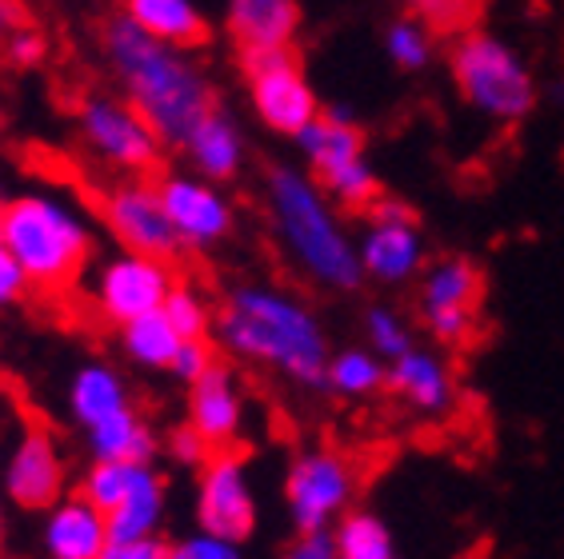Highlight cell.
<instances>
[{
	"instance_id": "obj_13",
	"label": "cell",
	"mask_w": 564,
	"mask_h": 559,
	"mask_svg": "<svg viewBox=\"0 0 564 559\" xmlns=\"http://www.w3.org/2000/svg\"><path fill=\"white\" fill-rule=\"evenodd\" d=\"M100 216L124 252H144L156 260H176L185 252L164 216L156 184L137 180V176L112 184L109 193L100 196Z\"/></svg>"
},
{
	"instance_id": "obj_38",
	"label": "cell",
	"mask_w": 564,
	"mask_h": 559,
	"mask_svg": "<svg viewBox=\"0 0 564 559\" xmlns=\"http://www.w3.org/2000/svg\"><path fill=\"white\" fill-rule=\"evenodd\" d=\"M100 559H164V544L156 536L144 539H109Z\"/></svg>"
},
{
	"instance_id": "obj_10",
	"label": "cell",
	"mask_w": 564,
	"mask_h": 559,
	"mask_svg": "<svg viewBox=\"0 0 564 559\" xmlns=\"http://www.w3.org/2000/svg\"><path fill=\"white\" fill-rule=\"evenodd\" d=\"M480 292H485L480 268L465 256H445L421 272L416 304H421V324L436 344L460 348L473 340Z\"/></svg>"
},
{
	"instance_id": "obj_33",
	"label": "cell",
	"mask_w": 564,
	"mask_h": 559,
	"mask_svg": "<svg viewBox=\"0 0 564 559\" xmlns=\"http://www.w3.org/2000/svg\"><path fill=\"white\" fill-rule=\"evenodd\" d=\"M164 559H245L237 539L213 536V531H196V536L164 544Z\"/></svg>"
},
{
	"instance_id": "obj_5",
	"label": "cell",
	"mask_w": 564,
	"mask_h": 559,
	"mask_svg": "<svg viewBox=\"0 0 564 559\" xmlns=\"http://www.w3.org/2000/svg\"><path fill=\"white\" fill-rule=\"evenodd\" d=\"M453 76L460 97L500 124H517L536 105V85L521 53L489 33H468L456 41Z\"/></svg>"
},
{
	"instance_id": "obj_26",
	"label": "cell",
	"mask_w": 564,
	"mask_h": 559,
	"mask_svg": "<svg viewBox=\"0 0 564 559\" xmlns=\"http://www.w3.org/2000/svg\"><path fill=\"white\" fill-rule=\"evenodd\" d=\"M384 384H389V368L372 348H345V352L328 355L321 387H328L340 399H369Z\"/></svg>"
},
{
	"instance_id": "obj_6",
	"label": "cell",
	"mask_w": 564,
	"mask_h": 559,
	"mask_svg": "<svg viewBox=\"0 0 564 559\" xmlns=\"http://www.w3.org/2000/svg\"><path fill=\"white\" fill-rule=\"evenodd\" d=\"M301 152L313 180L328 193V200L340 208H372L380 200V184L365 156V136L352 124L345 108L321 112V117L301 132Z\"/></svg>"
},
{
	"instance_id": "obj_20",
	"label": "cell",
	"mask_w": 564,
	"mask_h": 559,
	"mask_svg": "<svg viewBox=\"0 0 564 559\" xmlns=\"http://www.w3.org/2000/svg\"><path fill=\"white\" fill-rule=\"evenodd\" d=\"M296 29H301L296 0H228V33L240 53L293 48Z\"/></svg>"
},
{
	"instance_id": "obj_34",
	"label": "cell",
	"mask_w": 564,
	"mask_h": 559,
	"mask_svg": "<svg viewBox=\"0 0 564 559\" xmlns=\"http://www.w3.org/2000/svg\"><path fill=\"white\" fill-rule=\"evenodd\" d=\"M413 4V17H421L424 24L433 29H456L473 17V4L477 0H409Z\"/></svg>"
},
{
	"instance_id": "obj_19",
	"label": "cell",
	"mask_w": 564,
	"mask_h": 559,
	"mask_svg": "<svg viewBox=\"0 0 564 559\" xmlns=\"http://www.w3.org/2000/svg\"><path fill=\"white\" fill-rule=\"evenodd\" d=\"M41 539L48 559H100V551L109 548V519L85 495H73V500L61 495L44 512Z\"/></svg>"
},
{
	"instance_id": "obj_8",
	"label": "cell",
	"mask_w": 564,
	"mask_h": 559,
	"mask_svg": "<svg viewBox=\"0 0 564 559\" xmlns=\"http://www.w3.org/2000/svg\"><path fill=\"white\" fill-rule=\"evenodd\" d=\"M80 140L105 168L124 176L149 173L161 156V136L152 132L149 120L129 105L112 97H88L76 112Z\"/></svg>"
},
{
	"instance_id": "obj_25",
	"label": "cell",
	"mask_w": 564,
	"mask_h": 559,
	"mask_svg": "<svg viewBox=\"0 0 564 559\" xmlns=\"http://www.w3.org/2000/svg\"><path fill=\"white\" fill-rule=\"evenodd\" d=\"M85 443L93 460H129V463H149L156 452V436L149 431V424L141 419V412L129 408L120 416L105 419L100 428L85 431Z\"/></svg>"
},
{
	"instance_id": "obj_31",
	"label": "cell",
	"mask_w": 564,
	"mask_h": 559,
	"mask_svg": "<svg viewBox=\"0 0 564 559\" xmlns=\"http://www.w3.org/2000/svg\"><path fill=\"white\" fill-rule=\"evenodd\" d=\"M161 313L169 316V324H173L185 340H205L208 328H213V308H208V300L193 284H173Z\"/></svg>"
},
{
	"instance_id": "obj_12",
	"label": "cell",
	"mask_w": 564,
	"mask_h": 559,
	"mask_svg": "<svg viewBox=\"0 0 564 559\" xmlns=\"http://www.w3.org/2000/svg\"><path fill=\"white\" fill-rule=\"evenodd\" d=\"M360 272L380 284H409L424 272V237L416 216L401 200H377L357 240Z\"/></svg>"
},
{
	"instance_id": "obj_27",
	"label": "cell",
	"mask_w": 564,
	"mask_h": 559,
	"mask_svg": "<svg viewBox=\"0 0 564 559\" xmlns=\"http://www.w3.org/2000/svg\"><path fill=\"white\" fill-rule=\"evenodd\" d=\"M120 344H124V355H129L132 364L169 368L176 348L185 344V336L176 332L173 324H169V316L156 308V313H144L137 320L120 324Z\"/></svg>"
},
{
	"instance_id": "obj_35",
	"label": "cell",
	"mask_w": 564,
	"mask_h": 559,
	"mask_svg": "<svg viewBox=\"0 0 564 559\" xmlns=\"http://www.w3.org/2000/svg\"><path fill=\"white\" fill-rule=\"evenodd\" d=\"M217 364V355H213V344L208 340H185V344L176 348L173 364H169V372H173L176 380H185V384H193L196 376H205L208 368Z\"/></svg>"
},
{
	"instance_id": "obj_23",
	"label": "cell",
	"mask_w": 564,
	"mask_h": 559,
	"mask_svg": "<svg viewBox=\"0 0 564 559\" xmlns=\"http://www.w3.org/2000/svg\"><path fill=\"white\" fill-rule=\"evenodd\" d=\"M164 504H169V495H164V480L152 472L149 463H141V472L132 480V487L124 492L117 507H112L109 516V539H144V536H156L164 524Z\"/></svg>"
},
{
	"instance_id": "obj_40",
	"label": "cell",
	"mask_w": 564,
	"mask_h": 559,
	"mask_svg": "<svg viewBox=\"0 0 564 559\" xmlns=\"http://www.w3.org/2000/svg\"><path fill=\"white\" fill-rule=\"evenodd\" d=\"M4 53H9L12 65H36L44 56V41L33 29H21V33H12L9 41H4Z\"/></svg>"
},
{
	"instance_id": "obj_39",
	"label": "cell",
	"mask_w": 564,
	"mask_h": 559,
	"mask_svg": "<svg viewBox=\"0 0 564 559\" xmlns=\"http://www.w3.org/2000/svg\"><path fill=\"white\" fill-rule=\"evenodd\" d=\"M284 559H340L333 548V536L328 531H301L293 548L284 551Z\"/></svg>"
},
{
	"instance_id": "obj_3",
	"label": "cell",
	"mask_w": 564,
	"mask_h": 559,
	"mask_svg": "<svg viewBox=\"0 0 564 559\" xmlns=\"http://www.w3.org/2000/svg\"><path fill=\"white\" fill-rule=\"evenodd\" d=\"M264 200H269L276 244L293 260L301 276L333 292L357 288L365 280L357 240L348 237L337 205L328 200V193L313 176L301 168H272L264 180Z\"/></svg>"
},
{
	"instance_id": "obj_16",
	"label": "cell",
	"mask_w": 564,
	"mask_h": 559,
	"mask_svg": "<svg viewBox=\"0 0 564 559\" xmlns=\"http://www.w3.org/2000/svg\"><path fill=\"white\" fill-rule=\"evenodd\" d=\"M156 196H161L164 216H169L181 248L205 252L232 232V205L205 176H164L156 184Z\"/></svg>"
},
{
	"instance_id": "obj_18",
	"label": "cell",
	"mask_w": 564,
	"mask_h": 559,
	"mask_svg": "<svg viewBox=\"0 0 564 559\" xmlns=\"http://www.w3.org/2000/svg\"><path fill=\"white\" fill-rule=\"evenodd\" d=\"M389 387L421 416H448L456 404L453 368L433 348H409L389 360Z\"/></svg>"
},
{
	"instance_id": "obj_30",
	"label": "cell",
	"mask_w": 564,
	"mask_h": 559,
	"mask_svg": "<svg viewBox=\"0 0 564 559\" xmlns=\"http://www.w3.org/2000/svg\"><path fill=\"white\" fill-rule=\"evenodd\" d=\"M384 53L397 68L404 73H421L429 61H433V36H429V24L421 17H404V21H392L389 33H384Z\"/></svg>"
},
{
	"instance_id": "obj_41",
	"label": "cell",
	"mask_w": 564,
	"mask_h": 559,
	"mask_svg": "<svg viewBox=\"0 0 564 559\" xmlns=\"http://www.w3.org/2000/svg\"><path fill=\"white\" fill-rule=\"evenodd\" d=\"M21 29H29V24H24L21 0H0V41H9V36L21 33Z\"/></svg>"
},
{
	"instance_id": "obj_22",
	"label": "cell",
	"mask_w": 564,
	"mask_h": 559,
	"mask_svg": "<svg viewBox=\"0 0 564 559\" xmlns=\"http://www.w3.org/2000/svg\"><path fill=\"white\" fill-rule=\"evenodd\" d=\"M132 408V396L124 380L112 372L109 364H85L76 368L73 384H68V412L80 424V431L100 428L105 419L120 416Z\"/></svg>"
},
{
	"instance_id": "obj_17",
	"label": "cell",
	"mask_w": 564,
	"mask_h": 559,
	"mask_svg": "<svg viewBox=\"0 0 564 559\" xmlns=\"http://www.w3.org/2000/svg\"><path fill=\"white\" fill-rule=\"evenodd\" d=\"M188 428L213 448V452H232L245 428V387L237 372L225 364H213L205 376L188 384Z\"/></svg>"
},
{
	"instance_id": "obj_28",
	"label": "cell",
	"mask_w": 564,
	"mask_h": 559,
	"mask_svg": "<svg viewBox=\"0 0 564 559\" xmlns=\"http://www.w3.org/2000/svg\"><path fill=\"white\" fill-rule=\"evenodd\" d=\"M328 536H333V548L340 559H392L389 524L372 512H345Z\"/></svg>"
},
{
	"instance_id": "obj_4",
	"label": "cell",
	"mask_w": 564,
	"mask_h": 559,
	"mask_svg": "<svg viewBox=\"0 0 564 559\" xmlns=\"http://www.w3.org/2000/svg\"><path fill=\"white\" fill-rule=\"evenodd\" d=\"M0 240L12 248V256L29 272V284L41 292L73 288L93 256L85 216L48 193L17 196L0 208Z\"/></svg>"
},
{
	"instance_id": "obj_7",
	"label": "cell",
	"mask_w": 564,
	"mask_h": 559,
	"mask_svg": "<svg viewBox=\"0 0 564 559\" xmlns=\"http://www.w3.org/2000/svg\"><path fill=\"white\" fill-rule=\"evenodd\" d=\"M289 516L301 531H333L357 500V468L352 460L333 448H313L293 460L284 480Z\"/></svg>"
},
{
	"instance_id": "obj_29",
	"label": "cell",
	"mask_w": 564,
	"mask_h": 559,
	"mask_svg": "<svg viewBox=\"0 0 564 559\" xmlns=\"http://www.w3.org/2000/svg\"><path fill=\"white\" fill-rule=\"evenodd\" d=\"M137 472H141V463H129V460H93V468L85 472V487H80V495H85L88 504H97L105 516H109L112 507L124 500V492L132 487V480H137Z\"/></svg>"
},
{
	"instance_id": "obj_11",
	"label": "cell",
	"mask_w": 564,
	"mask_h": 559,
	"mask_svg": "<svg viewBox=\"0 0 564 559\" xmlns=\"http://www.w3.org/2000/svg\"><path fill=\"white\" fill-rule=\"evenodd\" d=\"M173 284V260H156L144 256V252H120V256L100 264V272L93 276V288H88V300H93L100 320L120 328V324L137 320V316L164 308Z\"/></svg>"
},
{
	"instance_id": "obj_42",
	"label": "cell",
	"mask_w": 564,
	"mask_h": 559,
	"mask_svg": "<svg viewBox=\"0 0 564 559\" xmlns=\"http://www.w3.org/2000/svg\"><path fill=\"white\" fill-rule=\"evenodd\" d=\"M0 539H4V507H0Z\"/></svg>"
},
{
	"instance_id": "obj_15",
	"label": "cell",
	"mask_w": 564,
	"mask_h": 559,
	"mask_svg": "<svg viewBox=\"0 0 564 559\" xmlns=\"http://www.w3.org/2000/svg\"><path fill=\"white\" fill-rule=\"evenodd\" d=\"M0 487L24 512H48L65 495V456L48 428H24L4 456Z\"/></svg>"
},
{
	"instance_id": "obj_24",
	"label": "cell",
	"mask_w": 564,
	"mask_h": 559,
	"mask_svg": "<svg viewBox=\"0 0 564 559\" xmlns=\"http://www.w3.org/2000/svg\"><path fill=\"white\" fill-rule=\"evenodd\" d=\"M124 17L149 36L176 48H193L205 41V17L193 0H124Z\"/></svg>"
},
{
	"instance_id": "obj_2",
	"label": "cell",
	"mask_w": 564,
	"mask_h": 559,
	"mask_svg": "<svg viewBox=\"0 0 564 559\" xmlns=\"http://www.w3.org/2000/svg\"><path fill=\"white\" fill-rule=\"evenodd\" d=\"M105 56L124 88V100L149 120L161 144L181 149L196 120L217 108L213 85L188 61L185 48L156 41L129 17H112L105 24Z\"/></svg>"
},
{
	"instance_id": "obj_36",
	"label": "cell",
	"mask_w": 564,
	"mask_h": 559,
	"mask_svg": "<svg viewBox=\"0 0 564 559\" xmlns=\"http://www.w3.org/2000/svg\"><path fill=\"white\" fill-rule=\"evenodd\" d=\"M29 272L21 268V260L12 256V248L0 240V308H9V304H21L29 296Z\"/></svg>"
},
{
	"instance_id": "obj_32",
	"label": "cell",
	"mask_w": 564,
	"mask_h": 559,
	"mask_svg": "<svg viewBox=\"0 0 564 559\" xmlns=\"http://www.w3.org/2000/svg\"><path fill=\"white\" fill-rule=\"evenodd\" d=\"M365 336H369V348L380 355V360H397L401 352L413 348V328L392 313V308H369L365 316Z\"/></svg>"
},
{
	"instance_id": "obj_1",
	"label": "cell",
	"mask_w": 564,
	"mask_h": 559,
	"mask_svg": "<svg viewBox=\"0 0 564 559\" xmlns=\"http://www.w3.org/2000/svg\"><path fill=\"white\" fill-rule=\"evenodd\" d=\"M217 340L237 360L269 368L289 384H325V328H321L313 308L289 288H272V284L232 288L217 316Z\"/></svg>"
},
{
	"instance_id": "obj_37",
	"label": "cell",
	"mask_w": 564,
	"mask_h": 559,
	"mask_svg": "<svg viewBox=\"0 0 564 559\" xmlns=\"http://www.w3.org/2000/svg\"><path fill=\"white\" fill-rule=\"evenodd\" d=\"M169 456H173L176 463H185V468H200V463L213 456V448L185 424V428H176L173 436H169Z\"/></svg>"
},
{
	"instance_id": "obj_14",
	"label": "cell",
	"mask_w": 564,
	"mask_h": 559,
	"mask_svg": "<svg viewBox=\"0 0 564 559\" xmlns=\"http://www.w3.org/2000/svg\"><path fill=\"white\" fill-rule=\"evenodd\" d=\"M196 527L225 539H245L257 527V495L249 484V468L232 452H213L200 463L196 484Z\"/></svg>"
},
{
	"instance_id": "obj_9",
	"label": "cell",
	"mask_w": 564,
	"mask_h": 559,
	"mask_svg": "<svg viewBox=\"0 0 564 559\" xmlns=\"http://www.w3.org/2000/svg\"><path fill=\"white\" fill-rule=\"evenodd\" d=\"M240 68H245V76H249V92H252L257 117H261L272 132L301 136V132L321 117L313 88H308V80H304L293 48L240 53Z\"/></svg>"
},
{
	"instance_id": "obj_21",
	"label": "cell",
	"mask_w": 564,
	"mask_h": 559,
	"mask_svg": "<svg viewBox=\"0 0 564 559\" xmlns=\"http://www.w3.org/2000/svg\"><path fill=\"white\" fill-rule=\"evenodd\" d=\"M185 156L193 161L196 176H205V180L220 184V180H232L240 173V164H245V136H240L237 120L213 108L208 117L196 120V129L185 136Z\"/></svg>"
}]
</instances>
